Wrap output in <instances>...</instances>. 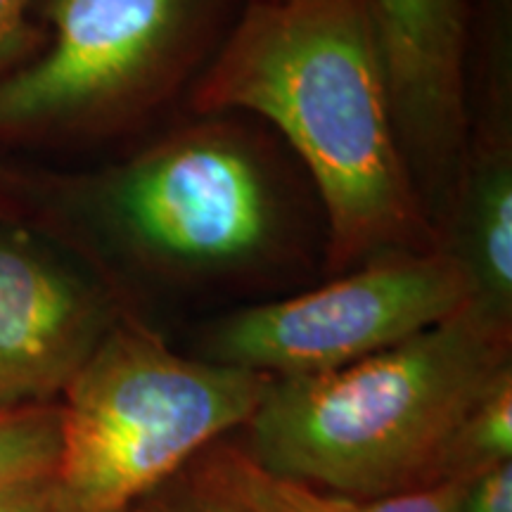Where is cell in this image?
Listing matches in <instances>:
<instances>
[{
    "instance_id": "16",
    "label": "cell",
    "mask_w": 512,
    "mask_h": 512,
    "mask_svg": "<svg viewBox=\"0 0 512 512\" xmlns=\"http://www.w3.org/2000/svg\"><path fill=\"white\" fill-rule=\"evenodd\" d=\"M0 512H69L55 475L0 486Z\"/></svg>"
},
{
    "instance_id": "11",
    "label": "cell",
    "mask_w": 512,
    "mask_h": 512,
    "mask_svg": "<svg viewBox=\"0 0 512 512\" xmlns=\"http://www.w3.org/2000/svg\"><path fill=\"white\" fill-rule=\"evenodd\" d=\"M131 512H266L242 482L233 444L219 441L150 491Z\"/></svg>"
},
{
    "instance_id": "12",
    "label": "cell",
    "mask_w": 512,
    "mask_h": 512,
    "mask_svg": "<svg viewBox=\"0 0 512 512\" xmlns=\"http://www.w3.org/2000/svg\"><path fill=\"white\" fill-rule=\"evenodd\" d=\"M503 463H512V370L460 422L441 463L439 484H465Z\"/></svg>"
},
{
    "instance_id": "8",
    "label": "cell",
    "mask_w": 512,
    "mask_h": 512,
    "mask_svg": "<svg viewBox=\"0 0 512 512\" xmlns=\"http://www.w3.org/2000/svg\"><path fill=\"white\" fill-rule=\"evenodd\" d=\"M403 152L425 188L451 190L467 145L465 0H370Z\"/></svg>"
},
{
    "instance_id": "15",
    "label": "cell",
    "mask_w": 512,
    "mask_h": 512,
    "mask_svg": "<svg viewBox=\"0 0 512 512\" xmlns=\"http://www.w3.org/2000/svg\"><path fill=\"white\" fill-rule=\"evenodd\" d=\"M460 512H512V463L491 467L465 482Z\"/></svg>"
},
{
    "instance_id": "1",
    "label": "cell",
    "mask_w": 512,
    "mask_h": 512,
    "mask_svg": "<svg viewBox=\"0 0 512 512\" xmlns=\"http://www.w3.org/2000/svg\"><path fill=\"white\" fill-rule=\"evenodd\" d=\"M190 105L202 117L256 114L287 140L318 190L335 275L439 247L396 128L370 0H249Z\"/></svg>"
},
{
    "instance_id": "4",
    "label": "cell",
    "mask_w": 512,
    "mask_h": 512,
    "mask_svg": "<svg viewBox=\"0 0 512 512\" xmlns=\"http://www.w3.org/2000/svg\"><path fill=\"white\" fill-rule=\"evenodd\" d=\"M271 377L176 354L131 309L60 399L55 479L69 512H131L235 430Z\"/></svg>"
},
{
    "instance_id": "3",
    "label": "cell",
    "mask_w": 512,
    "mask_h": 512,
    "mask_svg": "<svg viewBox=\"0 0 512 512\" xmlns=\"http://www.w3.org/2000/svg\"><path fill=\"white\" fill-rule=\"evenodd\" d=\"M512 323L475 304L320 375L268 382L242 448L268 475L375 498L439 486L460 422L512 370Z\"/></svg>"
},
{
    "instance_id": "2",
    "label": "cell",
    "mask_w": 512,
    "mask_h": 512,
    "mask_svg": "<svg viewBox=\"0 0 512 512\" xmlns=\"http://www.w3.org/2000/svg\"><path fill=\"white\" fill-rule=\"evenodd\" d=\"M0 216L64 249L119 299L124 275L169 285L242 278L278 264L292 240L271 159L216 114L93 171L0 159Z\"/></svg>"
},
{
    "instance_id": "9",
    "label": "cell",
    "mask_w": 512,
    "mask_h": 512,
    "mask_svg": "<svg viewBox=\"0 0 512 512\" xmlns=\"http://www.w3.org/2000/svg\"><path fill=\"white\" fill-rule=\"evenodd\" d=\"M439 247L465 273L472 304L512 323V140L498 117L465 145Z\"/></svg>"
},
{
    "instance_id": "5",
    "label": "cell",
    "mask_w": 512,
    "mask_h": 512,
    "mask_svg": "<svg viewBox=\"0 0 512 512\" xmlns=\"http://www.w3.org/2000/svg\"><path fill=\"white\" fill-rule=\"evenodd\" d=\"M221 0H41L46 41L0 76V155L121 138L181 91Z\"/></svg>"
},
{
    "instance_id": "7",
    "label": "cell",
    "mask_w": 512,
    "mask_h": 512,
    "mask_svg": "<svg viewBox=\"0 0 512 512\" xmlns=\"http://www.w3.org/2000/svg\"><path fill=\"white\" fill-rule=\"evenodd\" d=\"M124 311L74 256L0 216V411L60 403Z\"/></svg>"
},
{
    "instance_id": "13",
    "label": "cell",
    "mask_w": 512,
    "mask_h": 512,
    "mask_svg": "<svg viewBox=\"0 0 512 512\" xmlns=\"http://www.w3.org/2000/svg\"><path fill=\"white\" fill-rule=\"evenodd\" d=\"M60 460V403L0 411V486L55 475Z\"/></svg>"
},
{
    "instance_id": "6",
    "label": "cell",
    "mask_w": 512,
    "mask_h": 512,
    "mask_svg": "<svg viewBox=\"0 0 512 512\" xmlns=\"http://www.w3.org/2000/svg\"><path fill=\"white\" fill-rule=\"evenodd\" d=\"M472 304L444 249L389 254L304 294L238 309L209 325L204 356L283 377L320 375L392 349Z\"/></svg>"
},
{
    "instance_id": "14",
    "label": "cell",
    "mask_w": 512,
    "mask_h": 512,
    "mask_svg": "<svg viewBox=\"0 0 512 512\" xmlns=\"http://www.w3.org/2000/svg\"><path fill=\"white\" fill-rule=\"evenodd\" d=\"M41 0H0V76H5L29 57H34L46 41V29L31 19Z\"/></svg>"
},
{
    "instance_id": "10",
    "label": "cell",
    "mask_w": 512,
    "mask_h": 512,
    "mask_svg": "<svg viewBox=\"0 0 512 512\" xmlns=\"http://www.w3.org/2000/svg\"><path fill=\"white\" fill-rule=\"evenodd\" d=\"M233 460L242 482L266 512H460L463 484H439L406 494L356 498L268 475L247 456L242 444H233Z\"/></svg>"
}]
</instances>
